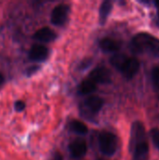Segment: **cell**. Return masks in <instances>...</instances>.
I'll return each mask as SVG.
<instances>
[{"instance_id": "cell-10", "label": "cell", "mask_w": 159, "mask_h": 160, "mask_svg": "<svg viewBox=\"0 0 159 160\" xmlns=\"http://www.w3.org/2000/svg\"><path fill=\"white\" fill-rule=\"evenodd\" d=\"M33 38L39 42L47 43L54 40L56 38V34L49 27H42L33 35Z\"/></svg>"}, {"instance_id": "cell-8", "label": "cell", "mask_w": 159, "mask_h": 160, "mask_svg": "<svg viewBox=\"0 0 159 160\" xmlns=\"http://www.w3.org/2000/svg\"><path fill=\"white\" fill-rule=\"evenodd\" d=\"M49 56V50L46 46L41 44H35L31 47L28 57L30 60L35 62L45 61Z\"/></svg>"}, {"instance_id": "cell-16", "label": "cell", "mask_w": 159, "mask_h": 160, "mask_svg": "<svg viewBox=\"0 0 159 160\" xmlns=\"http://www.w3.org/2000/svg\"><path fill=\"white\" fill-rule=\"evenodd\" d=\"M152 82L156 89H159V66H157L152 71Z\"/></svg>"}, {"instance_id": "cell-15", "label": "cell", "mask_w": 159, "mask_h": 160, "mask_svg": "<svg viewBox=\"0 0 159 160\" xmlns=\"http://www.w3.org/2000/svg\"><path fill=\"white\" fill-rule=\"evenodd\" d=\"M69 128L77 133V134H81V135H85L88 132V128L81 121H77V120H73L70 122L69 124Z\"/></svg>"}, {"instance_id": "cell-17", "label": "cell", "mask_w": 159, "mask_h": 160, "mask_svg": "<svg viewBox=\"0 0 159 160\" xmlns=\"http://www.w3.org/2000/svg\"><path fill=\"white\" fill-rule=\"evenodd\" d=\"M150 135H151V138L153 140L154 144L156 145V147L157 149H159V129H157V128L152 129L150 132Z\"/></svg>"}, {"instance_id": "cell-19", "label": "cell", "mask_w": 159, "mask_h": 160, "mask_svg": "<svg viewBox=\"0 0 159 160\" xmlns=\"http://www.w3.org/2000/svg\"><path fill=\"white\" fill-rule=\"evenodd\" d=\"M52 160H63V157H62V155L60 153L56 152V153H54Z\"/></svg>"}, {"instance_id": "cell-13", "label": "cell", "mask_w": 159, "mask_h": 160, "mask_svg": "<svg viewBox=\"0 0 159 160\" xmlns=\"http://www.w3.org/2000/svg\"><path fill=\"white\" fill-rule=\"evenodd\" d=\"M112 8V3L111 1H104L99 8V22L100 24H104L109 17Z\"/></svg>"}, {"instance_id": "cell-23", "label": "cell", "mask_w": 159, "mask_h": 160, "mask_svg": "<svg viewBox=\"0 0 159 160\" xmlns=\"http://www.w3.org/2000/svg\"><path fill=\"white\" fill-rule=\"evenodd\" d=\"M100 160H101V159H100Z\"/></svg>"}, {"instance_id": "cell-1", "label": "cell", "mask_w": 159, "mask_h": 160, "mask_svg": "<svg viewBox=\"0 0 159 160\" xmlns=\"http://www.w3.org/2000/svg\"><path fill=\"white\" fill-rule=\"evenodd\" d=\"M131 49L136 53H144L152 56H158L159 40L152 35L141 33L133 38L131 42Z\"/></svg>"}, {"instance_id": "cell-6", "label": "cell", "mask_w": 159, "mask_h": 160, "mask_svg": "<svg viewBox=\"0 0 159 160\" xmlns=\"http://www.w3.org/2000/svg\"><path fill=\"white\" fill-rule=\"evenodd\" d=\"M103 105H104V100L99 97L94 96V97L87 98L84 100L82 107H83V111L86 112L88 114L95 115L102 109Z\"/></svg>"}, {"instance_id": "cell-18", "label": "cell", "mask_w": 159, "mask_h": 160, "mask_svg": "<svg viewBox=\"0 0 159 160\" xmlns=\"http://www.w3.org/2000/svg\"><path fill=\"white\" fill-rule=\"evenodd\" d=\"M14 108H15V110L17 111V112H22L24 109H25V103L23 102V101H22V100H18V101H16L15 102V104H14Z\"/></svg>"}, {"instance_id": "cell-14", "label": "cell", "mask_w": 159, "mask_h": 160, "mask_svg": "<svg viewBox=\"0 0 159 160\" xmlns=\"http://www.w3.org/2000/svg\"><path fill=\"white\" fill-rule=\"evenodd\" d=\"M97 88V83H95L90 79H86L81 82L79 85V93L81 95H90L95 92Z\"/></svg>"}, {"instance_id": "cell-22", "label": "cell", "mask_w": 159, "mask_h": 160, "mask_svg": "<svg viewBox=\"0 0 159 160\" xmlns=\"http://www.w3.org/2000/svg\"><path fill=\"white\" fill-rule=\"evenodd\" d=\"M155 5H156V7L157 8L159 9V1H157V2H155Z\"/></svg>"}, {"instance_id": "cell-20", "label": "cell", "mask_w": 159, "mask_h": 160, "mask_svg": "<svg viewBox=\"0 0 159 160\" xmlns=\"http://www.w3.org/2000/svg\"><path fill=\"white\" fill-rule=\"evenodd\" d=\"M39 68V67H37V66H34V67H31L29 69H28V71H27V73L30 75V74H33L34 72H36L37 69Z\"/></svg>"}, {"instance_id": "cell-21", "label": "cell", "mask_w": 159, "mask_h": 160, "mask_svg": "<svg viewBox=\"0 0 159 160\" xmlns=\"http://www.w3.org/2000/svg\"><path fill=\"white\" fill-rule=\"evenodd\" d=\"M3 82H4V77H3V75L0 73V85L3 84Z\"/></svg>"}, {"instance_id": "cell-5", "label": "cell", "mask_w": 159, "mask_h": 160, "mask_svg": "<svg viewBox=\"0 0 159 160\" xmlns=\"http://www.w3.org/2000/svg\"><path fill=\"white\" fill-rule=\"evenodd\" d=\"M68 13H69V6L66 4H60L56 6L52 11V15H51L52 23L56 26L64 25L67 21Z\"/></svg>"}, {"instance_id": "cell-3", "label": "cell", "mask_w": 159, "mask_h": 160, "mask_svg": "<svg viewBox=\"0 0 159 160\" xmlns=\"http://www.w3.org/2000/svg\"><path fill=\"white\" fill-rule=\"evenodd\" d=\"M98 145L102 154L111 157L113 156L118 148L117 137L109 131H103L98 136Z\"/></svg>"}, {"instance_id": "cell-11", "label": "cell", "mask_w": 159, "mask_h": 160, "mask_svg": "<svg viewBox=\"0 0 159 160\" xmlns=\"http://www.w3.org/2000/svg\"><path fill=\"white\" fill-rule=\"evenodd\" d=\"M133 160H149V144L143 142L133 150Z\"/></svg>"}, {"instance_id": "cell-9", "label": "cell", "mask_w": 159, "mask_h": 160, "mask_svg": "<svg viewBox=\"0 0 159 160\" xmlns=\"http://www.w3.org/2000/svg\"><path fill=\"white\" fill-rule=\"evenodd\" d=\"M69 152L70 155L74 158H81L85 156L87 152V144L83 140H75L69 144Z\"/></svg>"}, {"instance_id": "cell-7", "label": "cell", "mask_w": 159, "mask_h": 160, "mask_svg": "<svg viewBox=\"0 0 159 160\" xmlns=\"http://www.w3.org/2000/svg\"><path fill=\"white\" fill-rule=\"evenodd\" d=\"M88 79L93 81L95 83H100V84H106L111 82L112 81L111 72L106 68H102V67L93 69L90 72Z\"/></svg>"}, {"instance_id": "cell-2", "label": "cell", "mask_w": 159, "mask_h": 160, "mask_svg": "<svg viewBox=\"0 0 159 160\" xmlns=\"http://www.w3.org/2000/svg\"><path fill=\"white\" fill-rule=\"evenodd\" d=\"M112 66L120 71L127 79H132L140 69V62L133 57H127L123 53H115L110 60Z\"/></svg>"}, {"instance_id": "cell-12", "label": "cell", "mask_w": 159, "mask_h": 160, "mask_svg": "<svg viewBox=\"0 0 159 160\" xmlns=\"http://www.w3.org/2000/svg\"><path fill=\"white\" fill-rule=\"evenodd\" d=\"M99 47L105 52H116L120 50L121 45L114 39L105 38L99 41Z\"/></svg>"}, {"instance_id": "cell-4", "label": "cell", "mask_w": 159, "mask_h": 160, "mask_svg": "<svg viewBox=\"0 0 159 160\" xmlns=\"http://www.w3.org/2000/svg\"><path fill=\"white\" fill-rule=\"evenodd\" d=\"M145 138L146 136H145V129L143 124L140 121L134 122L131 127V135H130V142H129L130 152H133L136 146L139 145L140 143L146 142Z\"/></svg>"}]
</instances>
